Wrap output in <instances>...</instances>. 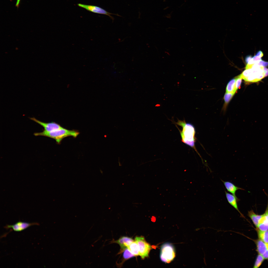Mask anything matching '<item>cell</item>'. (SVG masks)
I'll return each mask as SVG.
<instances>
[{
	"mask_svg": "<svg viewBox=\"0 0 268 268\" xmlns=\"http://www.w3.org/2000/svg\"><path fill=\"white\" fill-rule=\"evenodd\" d=\"M154 9L159 14L169 17L178 23L190 26L215 31L225 41L227 40L228 36L222 32L223 29L241 32L235 28L226 27L217 24L209 18L194 11L174 9L161 6L156 7Z\"/></svg>",
	"mask_w": 268,
	"mask_h": 268,
	"instance_id": "6da1fadb",
	"label": "cell"
},
{
	"mask_svg": "<svg viewBox=\"0 0 268 268\" xmlns=\"http://www.w3.org/2000/svg\"><path fill=\"white\" fill-rule=\"evenodd\" d=\"M59 237L86 254L88 258L87 262L92 264H100L126 256L119 249L109 244L89 245L75 240L68 235Z\"/></svg>",
	"mask_w": 268,
	"mask_h": 268,
	"instance_id": "7a4b0ae2",
	"label": "cell"
},
{
	"mask_svg": "<svg viewBox=\"0 0 268 268\" xmlns=\"http://www.w3.org/2000/svg\"><path fill=\"white\" fill-rule=\"evenodd\" d=\"M156 262L149 260H138L127 255L122 258L100 264L86 262L79 265L70 266L68 268H158Z\"/></svg>",
	"mask_w": 268,
	"mask_h": 268,
	"instance_id": "3957f363",
	"label": "cell"
},
{
	"mask_svg": "<svg viewBox=\"0 0 268 268\" xmlns=\"http://www.w3.org/2000/svg\"><path fill=\"white\" fill-rule=\"evenodd\" d=\"M41 0H33L31 12L34 14L35 16H36L38 14V9L40 5Z\"/></svg>",
	"mask_w": 268,
	"mask_h": 268,
	"instance_id": "277c9868",
	"label": "cell"
}]
</instances>
